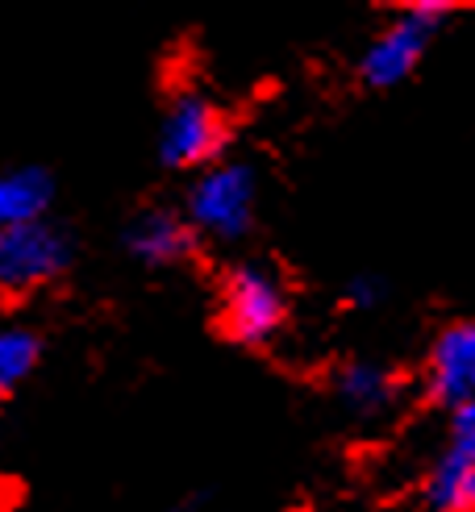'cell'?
<instances>
[{
    "label": "cell",
    "mask_w": 475,
    "mask_h": 512,
    "mask_svg": "<svg viewBox=\"0 0 475 512\" xmlns=\"http://www.w3.org/2000/svg\"><path fill=\"white\" fill-rule=\"evenodd\" d=\"M255 217V175L242 163H221L200 171L188 192V221L209 238L234 242Z\"/></svg>",
    "instance_id": "obj_1"
},
{
    "label": "cell",
    "mask_w": 475,
    "mask_h": 512,
    "mask_svg": "<svg viewBox=\"0 0 475 512\" xmlns=\"http://www.w3.org/2000/svg\"><path fill=\"white\" fill-rule=\"evenodd\" d=\"M284 321V288L267 267H234L221 288V329L242 346H263Z\"/></svg>",
    "instance_id": "obj_2"
},
{
    "label": "cell",
    "mask_w": 475,
    "mask_h": 512,
    "mask_svg": "<svg viewBox=\"0 0 475 512\" xmlns=\"http://www.w3.org/2000/svg\"><path fill=\"white\" fill-rule=\"evenodd\" d=\"M71 246L55 225L34 221V225H9L0 234V284L9 296L34 292L50 279L67 271Z\"/></svg>",
    "instance_id": "obj_3"
},
{
    "label": "cell",
    "mask_w": 475,
    "mask_h": 512,
    "mask_svg": "<svg viewBox=\"0 0 475 512\" xmlns=\"http://www.w3.org/2000/svg\"><path fill=\"white\" fill-rule=\"evenodd\" d=\"M225 146V121L205 96L184 92L163 117L159 130V155L167 167H200L213 163Z\"/></svg>",
    "instance_id": "obj_4"
},
{
    "label": "cell",
    "mask_w": 475,
    "mask_h": 512,
    "mask_svg": "<svg viewBox=\"0 0 475 512\" xmlns=\"http://www.w3.org/2000/svg\"><path fill=\"white\" fill-rule=\"evenodd\" d=\"M425 392L434 404L459 408L475 400V321H459L438 334L425 371Z\"/></svg>",
    "instance_id": "obj_5"
},
{
    "label": "cell",
    "mask_w": 475,
    "mask_h": 512,
    "mask_svg": "<svg viewBox=\"0 0 475 512\" xmlns=\"http://www.w3.org/2000/svg\"><path fill=\"white\" fill-rule=\"evenodd\" d=\"M425 42H430V25H425L413 9H405L392 25H384V34L367 46V55L359 63V75L371 88H392L400 80H409Z\"/></svg>",
    "instance_id": "obj_6"
},
{
    "label": "cell",
    "mask_w": 475,
    "mask_h": 512,
    "mask_svg": "<svg viewBox=\"0 0 475 512\" xmlns=\"http://www.w3.org/2000/svg\"><path fill=\"white\" fill-rule=\"evenodd\" d=\"M430 512H475V433H455L421 492Z\"/></svg>",
    "instance_id": "obj_7"
},
{
    "label": "cell",
    "mask_w": 475,
    "mask_h": 512,
    "mask_svg": "<svg viewBox=\"0 0 475 512\" xmlns=\"http://www.w3.org/2000/svg\"><path fill=\"white\" fill-rule=\"evenodd\" d=\"M125 246L150 267L180 263L192 254V221L175 217L167 209H146L130 221V229H125Z\"/></svg>",
    "instance_id": "obj_8"
},
{
    "label": "cell",
    "mask_w": 475,
    "mask_h": 512,
    "mask_svg": "<svg viewBox=\"0 0 475 512\" xmlns=\"http://www.w3.org/2000/svg\"><path fill=\"white\" fill-rule=\"evenodd\" d=\"M50 175L42 167H17L0 179V221L9 225H34L50 209Z\"/></svg>",
    "instance_id": "obj_9"
},
{
    "label": "cell",
    "mask_w": 475,
    "mask_h": 512,
    "mask_svg": "<svg viewBox=\"0 0 475 512\" xmlns=\"http://www.w3.org/2000/svg\"><path fill=\"white\" fill-rule=\"evenodd\" d=\"M338 400L359 417H375L396 400V375L375 363H350L338 371Z\"/></svg>",
    "instance_id": "obj_10"
},
{
    "label": "cell",
    "mask_w": 475,
    "mask_h": 512,
    "mask_svg": "<svg viewBox=\"0 0 475 512\" xmlns=\"http://www.w3.org/2000/svg\"><path fill=\"white\" fill-rule=\"evenodd\" d=\"M38 354H42V346H38V338L30 334V329L9 325L5 338H0V388L13 392L17 383L34 371Z\"/></svg>",
    "instance_id": "obj_11"
},
{
    "label": "cell",
    "mask_w": 475,
    "mask_h": 512,
    "mask_svg": "<svg viewBox=\"0 0 475 512\" xmlns=\"http://www.w3.org/2000/svg\"><path fill=\"white\" fill-rule=\"evenodd\" d=\"M346 296L355 304H375V300H380V284L367 279V275H359V279H350V284H346Z\"/></svg>",
    "instance_id": "obj_12"
},
{
    "label": "cell",
    "mask_w": 475,
    "mask_h": 512,
    "mask_svg": "<svg viewBox=\"0 0 475 512\" xmlns=\"http://www.w3.org/2000/svg\"><path fill=\"white\" fill-rule=\"evenodd\" d=\"M180 512H205V508H180Z\"/></svg>",
    "instance_id": "obj_13"
}]
</instances>
